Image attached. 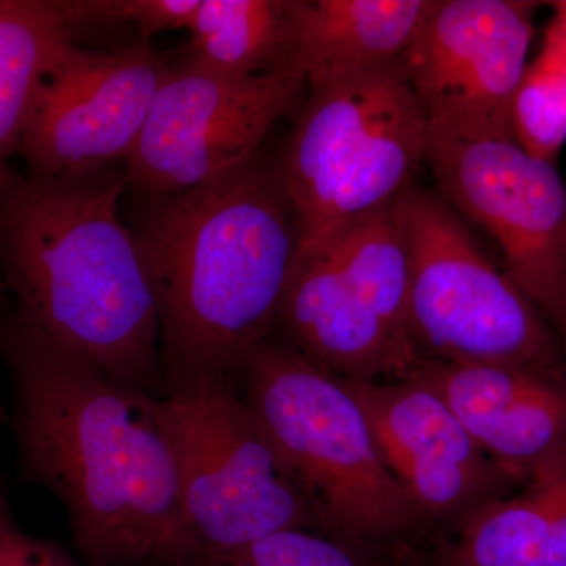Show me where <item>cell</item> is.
<instances>
[{
    "label": "cell",
    "mask_w": 566,
    "mask_h": 566,
    "mask_svg": "<svg viewBox=\"0 0 566 566\" xmlns=\"http://www.w3.org/2000/svg\"><path fill=\"white\" fill-rule=\"evenodd\" d=\"M22 471L65 509L87 566L192 557L161 397L14 318L3 334Z\"/></svg>",
    "instance_id": "obj_1"
},
{
    "label": "cell",
    "mask_w": 566,
    "mask_h": 566,
    "mask_svg": "<svg viewBox=\"0 0 566 566\" xmlns=\"http://www.w3.org/2000/svg\"><path fill=\"white\" fill-rule=\"evenodd\" d=\"M132 230L158 301L166 394L237 387L277 327L300 245L279 156L262 147L189 191L142 196Z\"/></svg>",
    "instance_id": "obj_2"
},
{
    "label": "cell",
    "mask_w": 566,
    "mask_h": 566,
    "mask_svg": "<svg viewBox=\"0 0 566 566\" xmlns=\"http://www.w3.org/2000/svg\"><path fill=\"white\" fill-rule=\"evenodd\" d=\"M126 164L92 172L0 174V273L18 322L112 378L166 395L155 289L122 221Z\"/></svg>",
    "instance_id": "obj_3"
},
{
    "label": "cell",
    "mask_w": 566,
    "mask_h": 566,
    "mask_svg": "<svg viewBox=\"0 0 566 566\" xmlns=\"http://www.w3.org/2000/svg\"><path fill=\"white\" fill-rule=\"evenodd\" d=\"M307 91L279 155L300 227L294 264L415 186L428 137L427 111L400 61Z\"/></svg>",
    "instance_id": "obj_4"
},
{
    "label": "cell",
    "mask_w": 566,
    "mask_h": 566,
    "mask_svg": "<svg viewBox=\"0 0 566 566\" xmlns=\"http://www.w3.org/2000/svg\"><path fill=\"white\" fill-rule=\"evenodd\" d=\"M245 405L311 502L324 534L385 538L419 517L387 468L367 416L344 378L285 342H264L243 375Z\"/></svg>",
    "instance_id": "obj_5"
},
{
    "label": "cell",
    "mask_w": 566,
    "mask_h": 566,
    "mask_svg": "<svg viewBox=\"0 0 566 566\" xmlns=\"http://www.w3.org/2000/svg\"><path fill=\"white\" fill-rule=\"evenodd\" d=\"M409 263L408 324L417 353L447 363L532 370L553 353L545 324L464 219L415 185L392 205Z\"/></svg>",
    "instance_id": "obj_6"
},
{
    "label": "cell",
    "mask_w": 566,
    "mask_h": 566,
    "mask_svg": "<svg viewBox=\"0 0 566 566\" xmlns=\"http://www.w3.org/2000/svg\"><path fill=\"white\" fill-rule=\"evenodd\" d=\"M161 415L192 557L283 528L319 531L311 502L237 387L166 394Z\"/></svg>",
    "instance_id": "obj_7"
},
{
    "label": "cell",
    "mask_w": 566,
    "mask_h": 566,
    "mask_svg": "<svg viewBox=\"0 0 566 566\" xmlns=\"http://www.w3.org/2000/svg\"><path fill=\"white\" fill-rule=\"evenodd\" d=\"M305 88L300 69L233 77L186 57L174 62L126 161L129 188L142 196L185 192L245 161L275 122L300 109Z\"/></svg>",
    "instance_id": "obj_8"
},
{
    "label": "cell",
    "mask_w": 566,
    "mask_h": 566,
    "mask_svg": "<svg viewBox=\"0 0 566 566\" xmlns=\"http://www.w3.org/2000/svg\"><path fill=\"white\" fill-rule=\"evenodd\" d=\"M439 197L499 245L532 303L566 311V186L516 142L427 137Z\"/></svg>",
    "instance_id": "obj_9"
},
{
    "label": "cell",
    "mask_w": 566,
    "mask_h": 566,
    "mask_svg": "<svg viewBox=\"0 0 566 566\" xmlns=\"http://www.w3.org/2000/svg\"><path fill=\"white\" fill-rule=\"evenodd\" d=\"M536 6L438 0L400 59L430 136L515 142L512 106L528 65Z\"/></svg>",
    "instance_id": "obj_10"
},
{
    "label": "cell",
    "mask_w": 566,
    "mask_h": 566,
    "mask_svg": "<svg viewBox=\"0 0 566 566\" xmlns=\"http://www.w3.org/2000/svg\"><path fill=\"white\" fill-rule=\"evenodd\" d=\"M172 63L150 41L111 52L71 44L22 129L25 172L50 178L126 164Z\"/></svg>",
    "instance_id": "obj_11"
},
{
    "label": "cell",
    "mask_w": 566,
    "mask_h": 566,
    "mask_svg": "<svg viewBox=\"0 0 566 566\" xmlns=\"http://www.w3.org/2000/svg\"><path fill=\"white\" fill-rule=\"evenodd\" d=\"M344 381L387 468L420 512H449L488 485L486 453L430 386L412 375L398 382Z\"/></svg>",
    "instance_id": "obj_12"
},
{
    "label": "cell",
    "mask_w": 566,
    "mask_h": 566,
    "mask_svg": "<svg viewBox=\"0 0 566 566\" xmlns=\"http://www.w3.org/2000/svg\"><path fill=\"white\" fill-rule=\"evenodd\" d=\"M408 375L430 386L476 446L516 471H532L566 447V395L532 370L422 360Z\"/></svg>",
    "instance_id": "obj_13"
},
{
    "label": "cell",
    "mask_w": 566,
    "mask_h": 566,
    "mask_svg": "<svg viewBox=\"0 0 566 566\" xmlns=\"http://www.w3.org/2000/svg\"><path fill=\"white\" fill-rule=\"evenodd\" d=\"M277 326L285 344L344 379L405 378L420 360L357 292L333 249L294 264Z\"/></svg>",
    "instance_id": "obj_14"
},
{
    "label": "cell",
    "mask_w": 566,
    "mask_h": 566,
    "mask_svg": "<svg viewBox=\"0 0 566 566\" xmlns=\"http://www.w3.org/2000/svg\"><path fill=\"white\" fill-rule=\"evenodd\" d=\"M438 0H300L296 63L307 88L400 61Z\"/></svg>",
    "instance_id": "obj_15"
},
{
    "label": "cell",
    "mask_w": 566,
    "mask_h": 566,
    "mask_svg": "<svg viewBox=\"0 0 566 566\" xmlns=\"http://www.w3.org/2000/svg\"><path fill=\"white\" fill-rule=\"evenodd\" d=\"M458 560L461 566H566V447L536 465L523 493L474 517Z\"/></svg>",
    "instance_id": "obj_16"
},
{
    "label": "cell",
    "mask_w": 566,
    "mask_h": 566,
    "mask_svg": "<svg viewBox=\"0 0 566 566\" xmlns=\"http://www.w3.org/2000/svg\"><path fill=\"white\" fill-rule=\"evenodd\" d=\"M76 0H0V174L48 74L80 31Z\"/></svg>",
    "instance_id": "obj_17"
},
{
    "label": "cell",
    "mask_w": 566,
    "mask_h": 566,
    "mask_svg": "<svg viewBox=\"0 0 566 566\" xmlns=\"http://www.w3.org/2000/svg\"><path fill=\"white\" fill-rule=\"evenodd\" d=\"M297 18L300 0H202L185 57L233 77L300 69Z\"/></svg>",
    "instance_id": "obj_18"
},
{
    "label": "cell",
    "mask_w": 566,
    "mask_h": 566,
    "mask_svg": "<svg viewBox=\"0 0 566 566\" xmlns=\"http://www.w3.org/2000/svg\"><path fill=\"white\" fill-rule=\"evenodd\" d=\"M327 249H333L387 329L416 349L408 324V253L392 207L354 227Z\"/></svg>",
    "instance_id": "obj_19"
},
{
    "label": "cell",
    "mask_w": 566,
    "mask_h": 566,
    "mask_svg": "<svg viewBox=\"0 0 566 566\" xmlns=\"http://www.w3.org/2000/svg\"><path fill=\"white\" fill-rule=\"evenodd\" d=\"M515 142L554 164L566 142V71L542 54L527 65L512 106Z\"/></svg>",
    "instance_id": "obj_20"
},
{
    "label": "cell",
    "mask_w": 566,
    "mask_h": 566,
    "mask_svg": "<svg viewBox=\"0 0 566 566\" xmlns=\"http://www.w3.org/2000/svg\"><path fill=\"white\" fill-rule=\"evenodd\" d=\"M186 566H368L348 543L315 528H283L229 549L193 556Z\"/></svg>",
    "instance_id": "obj_21"
},
{
    "label": "cell",
    "mask_w": 566,
    "mask_h": 566,
    "mask_svg": "<svg viewBox=\"0 0 566 566\" xmlns=\"http://www.w3.org/2000/svg\"><path fill=\"white\" fill-rule=\"evenodd\" d=\"M202 0H80L82 28L132 24L139 40L158 33L189 31Z\"/></svg>",
    "instance_id": "obj_22"
},
{
    "label": "cell",
    "mask_w": 566,
    "mask_h": 566,
    "mask_svg": "<svg viewBox=\"0 0 566 566\" xmlns=\"http://www.w3.org/2000/svg\"><path fill=\"white\" fill-rule=\"evenodd\" d=\"M0 566H80L51 539L29 534L21 527L0 483Z\"/></svg>",
    "instance_id": "obj_23"
},
{
    "label": "cell",
    "mask_w": 566,
    "mask_h": 566,
    "mask_svg": "<svg viewBox=\"0 0 566 566\" xmlns=\"http://www.w3.org/2000/svg\"><path fill=\"white\" fill-rule=\"evenodd\" d=\"M542 55L566 71V21L551 22Z\"/></svg>",
    "instance_id": "obj_24"
},
{
    "label": "cell",
    "mask_w": 566,
    "mask_h": 566,
    "mask_svg": "<svg viewBox=\"0 0 566 566\" xmlns=\"http://www.w3.org/2000/svg\"><path fill=\"white\" fill-rule=\"evenodd\" d=\"M551 6L556 10V17H554V20L566 21V0H562V2H553Z\"/></svg>",
    "instance_id": "obj_25"
},
{
    "label": "cell",
    "mask_w": 566,
    "mask_h": 566,
    "mask_svg": "<svg viewBox=\"0 0 566 566\" xmlns=\"http://www.w3.org/2000/svg\"><path fill=\"white\" fill-rule=\"evenodd\" d=\"M7 416H6V409H3L2 403H0V423L6 422Z\"/></svg>",
    "instance_id": "obj_26"
},
{
    "label": "cell",
    "mask_w": 566,
    "mask_h": 566,
    "mask_svg": "<svg viewBox=\"0 0 566 566\" xmlns=\"http://www.w3.org/2000/svg\"><path fill=\"white\" fill-rule=\"evenodd\" d=\"M3 289H6V285H3L2 279H0V293L3 292Z\"/></svg>",
    "instance_id": "obj_27"
}]
</instances>
